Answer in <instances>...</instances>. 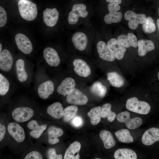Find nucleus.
<instances>
[{
  "label": "nucleus",
  "mask_w": 159,
  "mask_h": 159,
  "mask_svg": "<svg viewBox=\"0 0 159 159\" xmlns=\"http://www.w3.org/2000/svg\"><path fill=\"white\" fill-rule=\"evenodd\" d=\"M19 14L24 19L28 21L35 19L37 15L36 5L31 1L19 0L18 3Z\"/></svg>",
  "instance_id": "nucleus-1"
},
{
  "label": "nucleus",
  "mask_w": 159,
  "mask_h": 159,
  "mask_svg": "<svg viewBox=\"0 0 159 159\" xmlns=\"http://www.w3.org/2000/svg\"><path fill=\"white\" fill-rule=\"evenodd\" d=\"M126 107L128 110L141 114H147L150 112L151 107L147 102L140 101L135 97L128 99L126 102Z\"/></svg>",
  "instance_id": "nucleus-2"
},
{
  "label": "nucleus",
  "mask_w": 159,
  "mask_h": 159,
  "mask_svg": "<svg viewBox=\"0 0 159 159\" xmlns=\"http://www.w3.org/2000/svg\"><path fill=\"white\" fill-rule=\"evenodd\" d=\"M86 5L82 3L75 4L72 6L68 18L69 23L71 25L75 24L78 22L80 17L84 18L88 15V12L86 10Z\"/></svg>",
  "instance_id": "nucleus-3"
},
{
  "label": "nucleus",
  "mask_w": 159,
  "mask_h": 159,
  "mask_svg": "<svg viewBox=\"0 0 159 159\" xmlns=\"http://www.w3.org/2000/svg\"><path fill=\"white\" fill-rule=\"evenodd\" d=\"M109 13L105 15L104 19L105 22L107 24L112 23H117L120 22L122 18V12L117 11L120 9V6L116 4H108L107 6Z\"/></svg>",
  "instance_id": "nucleus-4"
},
{
  "label": "nucleus",
  "mask_w": 159,
  "mask_h": 159,
  "mask_svg": "<svg viewBox=\"0 0 159 159\" xmlns=\"http://www.w3.org/2000/svg\"><path fill=\"white\" fill-rule=\"evenodd\" d=\"M118 121L124 123L127 127L130 129L133 130L141 126L143 121L141 118L136 117L130 119V113L127 111L122 112L117 116Z\"/></svg>",
  "instance_id": "nucleus-5"
},
{
  "label": "nucleus",
  "mask_w": 159,
  "mask_h": 159,
  "mask_svg": "<svg viewBox=\"0 0 159 159\" xmlns=\"http://www.w3.org/2000/svg\"><path fill=\"white\" fill-rule=\"evenodd\" d=\"M124 18L129 21L128 24L129 27L131 29H135L139 24L143 23L147 17L144 14H136L132 11L129 10L125 13Z\"/></svg>",
  "instance_id": "nucleus-6"
},
{
  "label": "nucleus",
  "mask_w": 159,
  "mask_h": 159,
  "mask_svg": "<svg viewBox=\"0 0 159 159\" xmlns=\"http://www.w3.org/2000/svg\"><path fill=\"white\" fill-rule=\"evenodd\" d=\"M15 40L19 50L23 53L29 54L32 51L33 46L29 39L25 35L18 33L16 35Z\"/></svg>",
  "instance_id": "nucleus-7"
},
{
  "label": "nucleus",
  "mask_w": 159,
  "mask_h": 159,
  "mask_svg": "<svg viewBox=\"0 0 159 159\" xmlns=\"http://www.w3.org/2000/svg\"><path fill=\"white\" fill-rule=\"evenodd\" d=\"M12 114L16 121L23 122L29 120L34 115V112L32 109L28 107H19L12 111Z\"/></svg>",
  "instance_id": "nucleus-8"
},
{
  "label": "nucleus",
  "mask_w": 159,
  "mask_h": 159,
  "mask_svg": "<svg viewBox=\"0 0 159 159\" xmlns=\"http://www.w3.org/2000/svg\"><path fill=\"white\" fill-rule=\"evenodd\" d=\"M107 45L115 58L122 59L126 51V49L116 39L112 38L107 42Z\"/></svg>",
  "instance_id": "nucleus-9"
},
{
  "label": "nucleus",
  "mask_w": 159,
  "mask_h": 159,
  "mask_svg": "<svg viewBox=\"0 0 159 159\" xmlns=\"http://www.w3.org/2000/svg\"><path fill=\"white\" fill-rule=\"evenodd\" d=\"M66 100L69 104L84 105L87 103L88 98L87 96L80 90L75 88L72 93L67 95Z\"/></svg>",
  "instance_id": "nucleus-10"
},
{
  "label": "nucleus",
  "mask_w": 159,
  "mask_h": 159,
  "mask_svg": "<svg viewBox=\"0 0 159 159\" xmlns=\"http://www.w3.org/2000/svg\"><path fill=\"white\" fill-rule=\"evenodd\" d=\"M43 54L46 61L50 66L55 67L60 64V57L54 49L50 47L46 48L43 51Z\"/></svg>",
  "instance_id": "nucleus-11"
},
{
  "label": "nucleus",
  "mask_w": 159,
  "mask_h": 159,
  "mask_svg": "<svg viewBox=\"0 0 159 159\" xmlns=\"http://www.w3.org/2000/svg\"><path fill=\"white\" fill-rule=\"evenodd\" d=\"M7 129L9 134L17 142H21L25 139V134L23 128L18 124L11 122L8 126Z\"/></svg>",
  "instance_id": "nucleus-12"
},
{
  "label": "nucleus",
  "mask_w": 159,
  "mask_h": 159,
  "mask_svg": "<svg viewBox=\"0 0 159 159\" xmlns=\"http://www.w3.org/2000/svg\"><path fill=\"white\" fill-rule=\"evenodd\" d=\"M76 83L74 80L70 77L64 79L57 89L59 94L65 96L72 93L75 89Z\"/></svg>",
  "instance_id": "nucleus-13"
},
{
  "label": "nucleus",
  "mask_w": 159,
  "mask_h": 159,
  "mask_svg": "<svg viewBox=\"0 0 159 159\" xmlns=\"http://www.w3.org/2000/svg\"><path fill=\"white\" fill-rule=\"evenodd\" d=\"M141 141L143 144L147 146L151 145L159 141V129L152 127L147 130L143 135Z\"/></svg>",
  "instance_id": "nucleus-14"
},
{
  "label": "nucleus",
  "mask_w": 159,
  "mask_h": 159,
  "mask_svg": "<svg viewBox=\"0 0 159 159\" xmlns=\"http://www.w3.org/2000/svg\"><path fill=\"white\" fill-rule=\"evenodd\" d=\"M74 71L80 76L87 77L91 73V70L89 66L83 60L76 59L73 61Z\"/></svg>",
  "instance_id": "nucleus-15"
},
{
  "label": "nucleus",
  "mask_w": 159,
  "mask_h": 159,
  "mask_svg": "<svg viewBox=\"0 0 159 159\" xmlns=\"http://www.w3.org/2000/svg\"><path fill=\"white\" fill-rule=\"evenodd\" d=\"M59 16V12L56 8H47L43 13L44 21L48 26H54L57 22Z\"/></svg>",
  "instance_id": "nucleus-16"
},
{
  "label": "nucleus",
  "mask_w": 159,
  "mask_h": 159,
  "mask_svg": "<svg viewBox=\"0 0 159 159\" xmlns=\"http://www.w3.org/2000/svg\"><path fill=\"white\" fill-rule=\"evenodd\" d=\"M13 59L10 52L5 49L0 54V69L5 72L9 71L11 69Z\"/></svg>",
  "instance_id": "nucleus-17"
},
{
  "label": "nucleus",
  "mask_w": 159,
  "mask_h": 159,
  "mask_svg": "<svg viewBox=\"0 0 159 159\" xmlns=\"http://www.w3.org/2000/svg\"><path fill=\"white\" fill-rule=\"evenodd\" d=\"M97 48L99 56L101 59L107 61L112 62L115 57L109 48L107 44L101 41L97 43Z\"/></svg>",
  "instance_id": "nucleus-18"
},
{
  "label": "nucleus",
  "mask_w": 159,
  "mask_h": 159,
  "mask_svg": "<svg viewBox=\"0 0 159 159\" xmlns=\"http://www.w3.org/2000/svg\"><path fill=\"white\" fill-rule=\"evenodd\" d=\"M54 90V85L53 82L47 80L41 83L38 87L37 91L39 96L42 99H46L52 95Z\"/></svg>",
  "instance_id": "nucleus-19"
},
{
  "label": "nucleus",
  "mask_w": 159,
  "mask_h": 159,
  "mask_svg": "<svg viewBox=\"0 0 159 159\" xmlns=\"http://www.w3.org/2000/svg\"><path fill=\"white\" fill-rule=\"evenodd\" d=\"M72 41L75 48L80 51L85 49L88 42L87 36L81 32L74 33L72 36Z\"/></svg>",
  "instance_id": "nucleus-20"
},
{
  "label": "nucleus",
  "mask_w": 159,
  "mask_h": 159,
  "mask_svg": "<svg viewBox=\"0 0 159 159\" xmlns=\"http://www.w3.org/2000/svg\"><path fill=\"white\" fill-rule=\"evenodd\" d=\"M117 39L125 48L130 47L136 48L138 47L137 38L133 33H129L127 35L121 34L118 37Z\"/></svg>",
  "instance_id": "nucleus-21"
},
{
  "label": "nucleus",
  "mask_w": 159,
  "mask_h": 159,
  "mask_svg": "<svg viewBox=\"0 0 159 159\" xmlns=\"http://www.w3.org/2000/svg\"><path fill=\"white\" fill-rule=\"evenodd\" d=\"M81 147L80 143L77 141L74 142L71 144L65 151L64 159H79L80 158L79 152Z\"/></svg>",
  "instance_id": "nucleus-22"
},
{
  "label": "nucleus",
  "mask_w": 159,
  "mask_h": 159,
  "mask_svg": "<svg viewBox=\"0 0 159 159\" xmlns=\"http://www.w3.org/2000/svg\"><path fill=\"white\" fill-rule=\"evenodd\" d=\"M48 114L53 118L59 119L64 116V110L61 104L58 102H55L49 105L47 109Z\"/></svg>",
  "instance_id": "nucleus-23"
},
{
  "label": "nucleus",
  "mask_w": 159,
  "mask_h": 159,
  "mask_svg": "<svg viewBox=\"0 0 159 159\" xmlns=\"http://www.w3.org/2000/svg\"><path fill=\"white\" fill-rule=\"evenodd\" d=\"M138 54L140 57L145 55L148 52L155 49L153 42L150 40L140 39L138 42Z\"/></svg>",
  "instance_id": "nucleus-24"
},
{
  "label": "nucleus",
  "mask_w": 159,
  "mask_h": 159,
  "mask_svg": "<svg viewBox=\"0 0 159 159\" xmlns=\"http://www.w3.org/2000/svg\"><path fill=\"white\" fill-rule=\"evenodd\" d=\"M47 132L48 142L51 145L59 143V140L58 137L62 136L63 134V131L61 128L53 126L49 127Z\"/></svg>",
  "instance_id": "nucleus-25"
},
{
  "label": "nucleus",
  "mask_w": 159,
  "mask_h": 159,
  "mask_svg": "<svg viewBox=\"0 0 159 159\" xmlns=\"http://www.w3.org/2000/svg\"><path fill=\"white\" fill-rule=\"evenodd\" d=\"M114 158L116 159H136L137 155L133 150L127 148H120L115 152Z\"/></svg>",
  "instance_id": "nucleus-26"
},
{
  "label": "nucleus",
  "mask_w": 159,
  "mask_h": 159,
  "mask_svg": "<svg viewBox=\"0 0 159 159\" xmlns=\"http://www.w3.org/2000/svg\"><path fill=\"white\" fill-rule=\"evenodd\" d=\"M25 63L22 59L17 60L16 62L15 67L16 76L18 80L20 82L26 81L28 78V74L24 68Z\"/></svg>",
  "instance_id": "nucleus-27"
},
{
  "label": "nucleus",
  "mask_w": 159,
  "mask_h": 159,
  "mask_svg": "<svg viewBox=\"0 0 159 159\" xmlns=\"http://www.w3.org/2000/svg\"><path fill=\"white\" fill-rule=\"evenodd\" d=\"M100 136L102 140L105 148L109 149L114 146L115 140L111 133L109 131L104 130L101 131Z\"/></svg>",
  "instance_id": "nucleus-28"
},
{
  "label": "nucleus",
  "mask_w": 159,
  "mask_h": 159,
  "mask_svg": "<svg viewBox=\"0 0 159 159\" xmlns=\"http://www.w3.org/2000/svg\"><path fill=\"white\" fill-rule=\"evenodd\" d=\"M107 80L112 86L115 87H121L125 83L123 77L116 72L107 73Z\"/></svg>",
  "instance_id": "nucleus-29"
},
{
  "label": "nucleus",
  "mask_w": 159,
  "mask_h": 159,
  "mask_svg": "<svg viewBox=\"0 0 159 159\" xmlns=\"http://www.w3.org/2000/svg\"><path fill=\"white\" fill-rule=\"evenodd\" d=\"M115 135L120 142L130 143L133 142V138L131 135L130 131L127 129H122L115 132Z\"/></svg>",
  "instance_id": "nucleus-30"
},
{
  "label": "nucleus",
  "mask_w": 159,
  "mask_h": 159,
  "mask_svg": "<svg viewBox=\"0 0 159 159\" xmlns=\"http://www.w3.org/2000/svg\"><path fill=\"white\" fill-rule=\"evenodd\" d=\"M101 108L100 106L92 108L88 112L87 115L90 120L91 123L93 125H96L100 122L101 117Z\"/></svg>",
  "instance_id": "nucleus-31"
},
{
  "label": "nucleus",
  "mask_w": 159,
  "mask_h": 159,
  "mask_svg": "<svg viewBox=\"0 0 159 159\" xmlns=\"http://www.w3.org/2000/svg\"><path fill=\"white\" fill-rule=\"evenodd\" d=\"M90 90L92 93L101 97H104L107 91L106 87L99 81L94 82L91 86Z\"/></svg>",
  "instance_id": "nucleus-32"
},
{
  "label": "nucleus",
  "mask_w": 159,
  "mask_h": 159,
  "mask_svg": "<svg viewBox=\"0 0 159 159\" xmlns=\"http://www.w3.org/2000/svg\"><path fill=\"white\" fill-rule=\"evenodd\" d=\"M111 105L110 104L107 103L104 104L101 109V116L103 118H107L110 122H113L115 119L116 114L111 110Z\"/></svg>",
  "instance_id": "nucleus-33"
},
{
  "label": "nucleus",
  "mask_w": 159,
  "mask_h": 159,
  "mask_svg": "<svg viewBox=\"0 0 159 159\" xmlns=\"http://www.w3.org/2000/svg\"><path fill=\"white\" fill-rule=\"evenodd\" d=\"M64 110V121L65 122H68L75 116L78 111V108L76 106L70 105L66 107Z\"/></svg>",
  "instance_id": "nucleus-34"
},
{
  "label": "nucleus",
  "mask_w": 159,
  "mask_h": 159,
  "mask_svg": "<svg viewBox=\"0 0 159 159\" xmlns=\"http://www.w3.org/2000/svg\"><path fill=\"white\" fill-rule=\"evenodd\" d=\"M143 29L146 33H151L155 32L156 26L154 19L150 16L146 18V20L143 24Z\"/></svg>",
  "instance_id": "nucleus-35"
},
{
  "label": "nucleus",
  "mask_w": 159,
  "mask_h": 159,
  "mask_svg": "<svg viewBox=\"0 0 159 159\" xmlns=\"http://www.w3.org/2000/svg\"><path fill=\"white\" fill-rule=\"evenodd\" d=\"M10 84L8 80L1 73L0 74V95H5L8 91Z\"/></svg>",
  "instance_id": "nucleus-36"
},
{
  "label": "nucleus",
  "mask_w": 159,
  "mask_h": 159,
  "mask_svg": "<svg viewBox=\"0 0 159 159\" xmlns=\"http://www.w3.org/2000/svg\"><path fill=\"white\" fill-rule=\"evenodd\" d=\"M47 126L45 125H41L40 127L35 130H32L30 133V135L32 137L37 139L39 138L43 131L46 129Z\"/></svg>",
  "instance_id": "nucleus-37"
},
{
  "label": "nucleus",
  "mask_w": 159,
  "mask_h": 159,
  "mask_svg": "<svg viewBox=\"0 0 159 159\" xmlns=\"http://www.w3.org/2000/svg\"><path fill=\"white\" fill-rule=\"evenodd\" d=\"M83 122L82 118L80 116H75L71 120L70 123L73 127H79L83 125Z\"/></svg>",
  "instance_id": "nucleus-38"
},
{
  "label": "nucleus",
  "mask_w": 159,
  "mask_h": 159,
  "mask_svg": "<svg viewBox=\"0 0 159 159\" xmlns=\"http://www.w3.org/2000/svg\"><path fill=\"white\" fill-rule=\"evenodd\" d=\"M47 157L49 159H62V154H57L55 149L51 148L49 149L47 152Z\"/></svg>",
  "instance_id": "nucleus-39"
},
{
  "label": "nucleus",
  "mask_w": 159,
  "mask_h": 159,
  "mask_svg": "<svg viewBox=\"0 0 159 159\" xmlns=\"http://www.w3.org/2000/svg\"><path fill=\"white\" fill-rule=\"evenodd\" d=\"M7 20L6 13L4 9L0 6V27L4 26L6 24Z\"/></svg>",
  "instance_id": "nucleus-40"
},
{
  "label": "nucleus",
  "mask_w": 159,
  "mask_h": 159,
  "mask_svg": "<svg viewBox=\"0 0 159 159\" xmlns=\"http://www.w3.org/2000/svg\"><path fill=\"white\" fill-rule=\"evenodd\" d=\"M25 159H42V157L39 152L34 151L28 153L25 157Z\"/></svg>",
  "instance_id": "nucleus-41"
},
{
  "label": "nucleus",
  "mask_w": 159,
  "mask_h": 159,
  "mask_svg": "<svg viewBox=\"0 0 159 159\" xmlns=\"http://www.w3.org/2000/svg\"><path fill=\"white\" fill-rule=\"evenodd\" d=\"M41 126L39 125L35 120H32L29 122L27 124L28 128L31 130H35L39 129Z\"/></svg>",
  "instance_id": "nucleus-42"
},
{
  "label": "nucleus",
  "mask_w": 159,
  "mask_h": 159,
  "mask_svg": "<svg viewBox=\"0 0 159 159\" xmlns=\"http://www.w3.org/2000/svg\"><path fill=\"white\" fill-rule=\"evenodd\" d=\"M6 132V127L1 124H0V141L4 138Z\"/></svg>",
  "instance_id": "nucleus-43"
},
{
  "label": "nucleus",
  "mask_w": 159,
  "mask_h": 159,
  "mask_svg": "<svg viewBox=\"0 0 159 159\" xmlns=\"http://www.w3.org/2000/svg\"><path fill=\"white\" fill-rule=\"evenodd\" d=\"M106 1L111 4H119L121 3V0H106Z\"/></svg>",
  "instance_id": "nucleus-44"
},
{
  "label": "nucleus",
  "mask_w": 159,
  "mask_h": 159,
  "mask_svg": "<svg viewBox=\"0 0 159 159\" xmlns=\"http://www.w3.org/2000/svg\"><path fill=\"white\" fill-rule=\"evenodd\" d=\"M157 24L159 32V19H158L157 20Z\"/></svg>",
  "instance_id": "nucleus-45"
},
{
  "label": "nucleus",
  "mask_w": 159,
  "mask_h": 159,
  "mask_svg": "<svg viewBox=\"0 0 159 159\" xmlns=\"http://www.w3.org/2000/svg\"><path fill=\"white\" fill-rule=\"evenodd\" d=\"M2 46L1 44L0 43V54L2 52Z\"/></svg>",
  "instance_id": "nucleus-46"
},
{
  "label": "nucleus",
  "mask_w": 159,
  "mask_h": 159,
  "mask_svg": "<svg viewBox=\"0 0 159 159\" xmlns=\"http://www.w3.org/2000/svg\"><path fill=\"white\" fill-rule=\"evenodd\" d=\"M158 79H159V71L158 72Z\"/></svg>",
  "instance_id": "nucleus-47"
},
{
  "label": "nucleus",
  "mask_w": 159,
  "mask_h": 159,
  "mask_svg": "<svg viewBox=\"0 0 159 159\" xmlns=\"http://www.w3.org/2000/svg\"><path fill=\"white\" fill-rule=\"evenodd\" d=\"M158 14H159V7L158 9Z\"/></svg>",
  "instance_id": "nucleus-48"
}]
</instances>
